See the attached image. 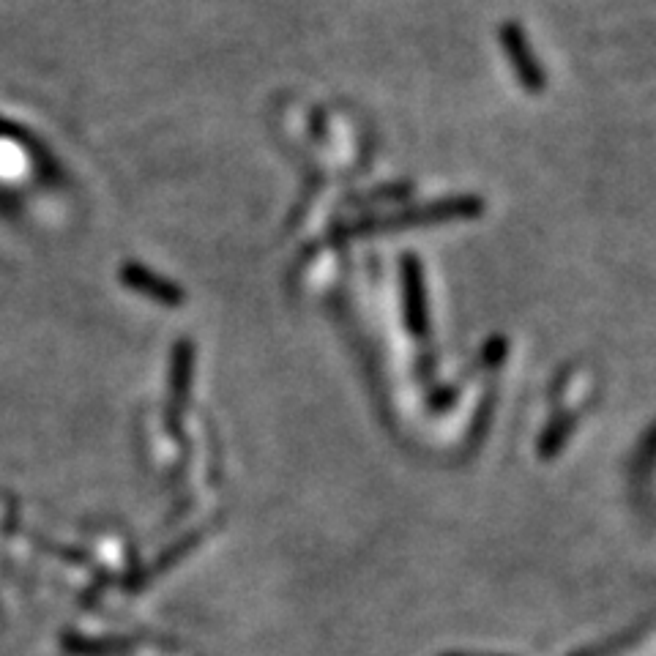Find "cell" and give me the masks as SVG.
Returning a JSON list of instances; mask_svg holds the SVG:
<instances>
[{"label": "cell", "instance_id": "2", "mask_svg": "<svg viewBox=\"0 0 656 656\" xmlns=\"http://www.w3.org/2000/svg\"><path fill=\"white\" fill-rule=\"evenodd\" d=\"M405 318H408L410 334L424 337L430 328L427 318V290H424V274L419 260L405 257Z\"/></svg>", "mask_w": 656, "mask_h": 656}, {"label": "cell", "instance_id": "3", "mask_svg": "<svg viewBox=\"0 0 656 656\" xmlns=\"http://www.w3.org/2000/svg\"><path fill=\"white\" fill-rule=\"evenodd\" d=\"M126 282L134 290H140L148 298H154L159 304H167V307H178L181 301H184V290L170 282V279L159 277V274H151V271H145L143 266H126Z\"/></svg>", "mask_w": 656, "mask_h": 656}, {"label": "cell", "instance_id": "1", "mask_svg": "<svg viewBox=\"0 0 656 656\" xmlns=\"http://www.w3.org/2000/svg\"><path fill=\"white\" fill-rule=\"evenodd\" d=\"M501 41L503 50L509 55V61H512L514 72L520 77V82H523L528 91H542V69H539L536 55H533L531 47H528V36H525L517 25H506V28H501Z\"/></svg>", "mask_w": 656, "mask_h": 656}]
</instances>
